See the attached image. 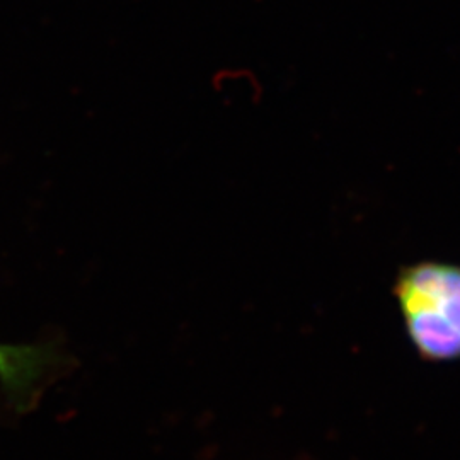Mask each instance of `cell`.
Returning a JSON list of instances; mask_svg holds the SVG:
<instances>
[{
	"instance_id": "obj_1",
	"label": "cell",
	"mask_w": 460,
	"mask_h": 460,
	"mask_svg": "<svg viewBox=\"0 0 460 460\" xmlns=\"http://www.w3.org/2000/svg\"><path fill=\"white\" fill-rule=\"evenodd\" d=\"M414 351L425 362L460 360V264H406L393 285Z\"/></svg>"
},
{
	"instance_id": "obj_2",
	"label": "cell",
	"mask_w": 460,
	"mask_h": 460,
	"mask_svg": "<svg viewBox=\"0 0 460 460\" xmlns=\"http://www.w3.org/2000/svg\"><path fill=\"white\" fill-rule=\"evenodd\" d=\"M55 345H0V384L17 411L33 406L40 382L57 363Z\"/></svg>"
}]
</instances>
